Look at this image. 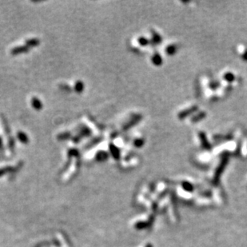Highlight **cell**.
Segmentation results:
<instances>
[]
</instances>
